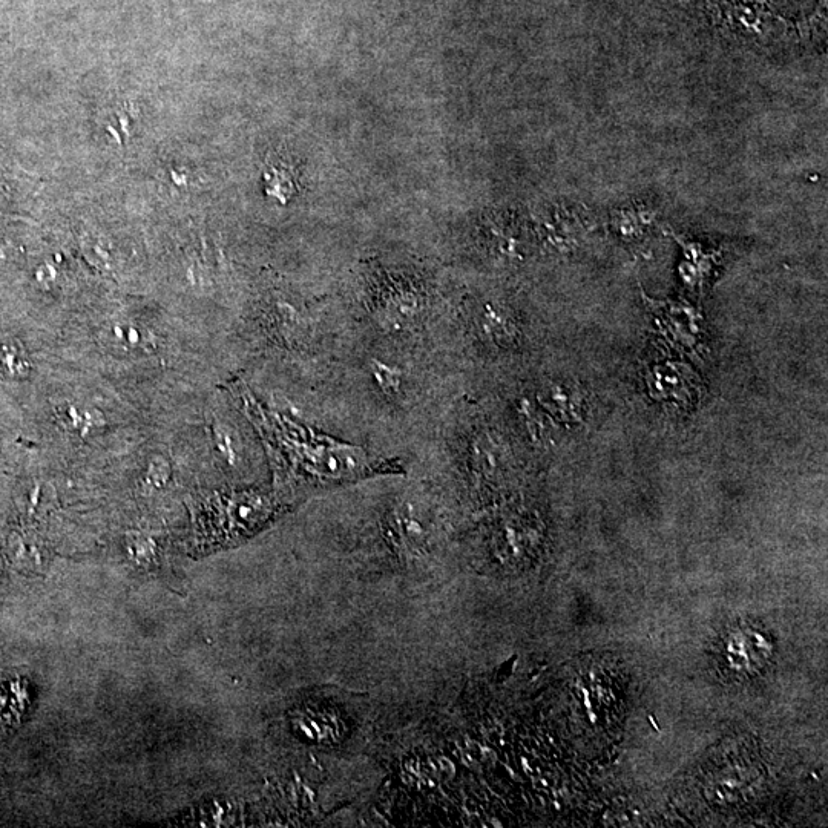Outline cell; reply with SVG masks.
<instances>
[{
    "label": "cell",
    "mask_w": 828,
    "mask_h": 828,
    "mask_svg": "<svg viewBox=\"0 0 828 828\" xmlns=\"http://www.w3.org/2000/svg\"><path fill=\"white\" fill-rule=\"evenodd\" d=\"M482 330L491 338H502L508 333V324L502 313L488 306L482 318Z\"/></svg>",
    "instance_id": "obj_5"
},
{
    "label": "cell",
    "mask_w": 828,
    "mask_h": 828,
    "mask_svg": "<svg viewBox=\"0 0 828 828\" xmlns=\"http://www.w3.org/2000/svg\"><path fill=\"white\" fill-rule=\"evenodd\" d=\"M66 418H68L69 425L77 430H86V428L99 427L103 424L100 413L92 410H80L77 407H71L66 411Z\"/></svg>",
    "instance_id": "obj_4"
},
{
    "label": "cell",
    "mask_w": 828,
    "mask_h": 828,
    "mask_svg": "<svg viewBox=\"0 0 828 828\" xmlns=\"http://www.w3.org/2000/svg\"><path fill=\"white\" fill-rule=\"evenodd\" d=\"M169 477V464L161 457H155L149 464L148 479L155 485L165 483Z\"/></svg>",
    "instance_id": "obj_6"
},
{
    "label": "cell",
    "mask_w": 828,
    "mask_h": 828,
    "mask_svg": "<svg viewBox=\"0 0 828 828\" xmlns=\"http://www.w3.org/2000/svg\"><path fill=\"white\" fill-rule=\"evenodd\" d=\"M215 434H217V444L218 448H220L221 453L226 454V457L232 459L234 456V448H232V444H230V437L226 431L221 430L220 427L215 428Z\"/></svg>",
    "instance_id": "obj_7"
},
{
    "label": "cell",
    "mask_w": 828,
    "mask_h": 828,
    "mask_svg": "<svg viewBox=\"0 0 828 828\" xmlns=\"http://www.w3.org/2000/svg\"><path fill=\"white\" fill-rule=\"evenodd\" d=\"M31 373V359L16 339L0 338V378L17 381Z\"/></svg>",
    "instance_id": "obj_2"
},
{
    "label": "cell",
    "mask_w": 828,
    "mask_h": 828,
    "mask_svg": "<svg viewBox=\"0 0 828 828\" xmlns=\"http://www.w3.org/2000/svg\"><path fill=\"white\" fill-rule=\"evenodd\" d=\"M105 339L109 345L120 352H151L155 349V336L145 326L137 324H114L105 330Z\"/></svg>",
    "instance_id": "obj_1"
},
{
    "label": "cell",
    "mask_w": 828,
    "mask_h": 828,
    "mask_svg": "<svg viewBox=\"0 0 828 828\" xmlns=\"http://www.w3.org/2000/svg\"><path fill=\"white\" fill-rule=\"evenodd\" d=\"M372 375L375 378L378 387L384 391L385 395H398L402 387V372L395 365L387 364V362L373 361Z\"/></svg>",
    "instance_id": "obj_3"
}]
</instances>
